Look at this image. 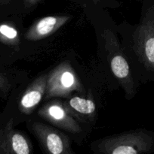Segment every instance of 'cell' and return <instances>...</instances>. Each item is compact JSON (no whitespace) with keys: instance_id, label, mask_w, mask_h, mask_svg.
Returning a JSON list of instances; mask_svg holds the SVG:
<instances>
[{"instance_id":"obj_7","label":"cell","mask_w":154,"mask_h":154,"mask_svg":"<svg viewBox=\"0 0 154 154\" xmlns=\"http://www.w3.org/2000/svg\"><path fill=\"white\" fill-rule=\"evenodd\" d=\"M36 117L66 132L72 141L82 145L91 129L83 126L65 108L63 99L54 98L44 102L36 111Z\"/></svg>"},{"instance_id":"obj_15","label":"cell","mask_w":154,"mask_h":154,"mask_svg":"<svg viewBox=\"0 0 154 154\" xmlns=\"http://www.w3.org/2000/svg\"><path fill=\"white\" fill-rule=\"evenodd\" d=\"M88 3H91L95 5L107 9L118 8L122 5V3L118 0H85Z\"/></svg>"},{"instance_id":"obj_6","label":"cell","mask_w":154,"mask_h":154,"mask_svg":"<svg viewBox=\"0 0 154 154\" xmlns=\"http://www.w3.org/2000/svg\"><path fill=\"white\" fill-rule=\"evenodd\" d=\"M75 59L67 56L48 69L47 87L43 102L54 98L66 99L73 93L85 94L90 88L87 87L81 71L77 69Z\"/></svg>"},{"instance_id":"obj_4","label":"cell","mask_w":154,"mask_h":154,"mask_svg":"<svg viewBox=\"0 0 154 154\" xmlns=\"http://www.w3.org/2000/svg\"><path fill=\"white\" fill-rule=\"evenodd\" d=\"M23 15L0 17V63L13 66L21 60H35L37 54L25 38Z\"/></svg>"},{"instance_id":"obj_9","label":"cell","mask_w":154,"mask_h":154,"mask_svg":"<svg viewBox=\"0 0 154 154\" xmlns=\"http://www.w3.org/2000/svg\"><path fill=\"white\" fill-rule=\"evenodd\" d=\"M29 132L36 138L41 149L48 154H74L72 140L66 132L41 120L31 117L25 122Z\"/></svg>"},{"instance_id":"obj_16","label":"cell","mask_w":154,"mask_h":154,"mask_svg":"<svg viewBox=\"0 0 154 154\" xmlns=\"http://www.w3.org/2000/svg\"><path fill=\"white\" fill-rule=\"evenodd\" d=\"M80 1H81L83 3V5H83V7H84L85 5H87V4H88V3L87 2L85 1V0H80Z\"/></svg>"},{"instance_id":"obj_12","label":"cell","mask_w":154,"mask_h":154,"mask_svg":"<svg viewBox=\"0 0 154 154\" xmlns=\"http://www.w3.org/2000/svg\"><path fill=\"white\" fill-rule=\"evenodd\" d=\"M30 78L29 71L0 63V99L7 101L18 87Z\"/></svg>"},{"instance_id":"obj_11","label":"cell","mask_w":154,"mask_h":154,"mask_svg":"<svg viewBox=\"0 0 154 154\" xmlns=\"http://www.w3.org/2000/svg\"><path fill=\"white\" fill-rule=\"evenodd\" d=\"M63 99L67 111L83 126L92 129L98 117V104L91 89L85 94L73 93Z\"/></svg>"},{"instance_id":"obj_2","label":"cell","mask_w":154,"mask_h":154,"mask_svg":"<svg viewBox=\"0 0 154 154\" xmlns=\"http://www.w3.org/2000/svg\"><path fill=\"white\" fill-rule=\"evenodd\" d=\"M117 31L136 79L154 84V0H141L138 22L122 21Z\"/></svg>"},{"instance_id":"obj_3","label":"cell","mask_w":154,"mask_h":154,"mask_svg":"<svg viewBox=\"0 0 154 154\" xmlns=\"http://www.w3.org/2000/svg\"><path fill=\"white\" fill-rule=\"evenodd\" d=\"M48 69L22 84L11 94L3 112L12 118L15 126L33 117L43 102L47 87Z\"/></svg>"},{"instance_id":"obj_10","label":"cell","mask_w":154,"mask_h":154,"mask_svg":"<svg viewBox=\"0 0 154 154\" xmlns=\"http://www.w3.org/2000/svg\"><path fill=\"white\" fill-rule=\"evenodd\" d=\"M33 145L28 135L16 129L12 118L0 112V154H32Z\"/></svg>"},{"instance_id":"obj_5","label":"cell","mask_w":154,"mask_h":154,"mask_svg":"<svg viewBox=\"0 0 154 154\" xmlns=\"http://www.w3.org/2000/svg\"><path fill=\"white\" fill-rule=\"evenodd\" d=\"M95 154H150L154 153V131L139 128L95 140L90 144Z\"/></svg>"},{"instance_id":"obj_14","label":"cell","mask_w":154,"mask_h":154,"mask_svg":"<svg viewBox=\"0 0 154 154\" xmlns=\"http://www.w3.org/2000/svg\"><path fill=\"white\" fill-rule=\"evenodd\" d=\"M66 1L71 2L75 5L83 7V3L80 0H66ZM42 2V0H23L24 2V16L27 14H30L32 12L34 11L39 3Z\"/></svg>"},{"instance_id":"obj_13","label":"cell","mask_w":154,"mask_h":154,"mask_svg":"<svg viewBox=\"0 0 154 154\" xmlns=\"http://www.w3.org/2000/svg\"><path fill=\"white\" fill-rule=\"evenodd\" d=\"M11 15H23L25 17L23 0H0V17Z\"/></svg>"},{"instance_id":"obj_8","label":"cell","mask_w":154,"mask_h":154,"mask_svg":"<svg viewBox=\"0 0 154 154\" xmlns=\"http://www.w3.org/2000/svg\"><path fill=\"white\" fill-rule=\"evenodd\" d=\"M72 18L73 16L67 13L46 15L38 18L26 28V41L37 56L39 55L44 51L45 47L48 46L49 41L58 35Z\"/></svg>"},{"instance_id":"obj_1","label":"cell","mask_w":154,"mask_h":154,"mask_svg":"<svg viewBox=\"0 0 154 154\" xmlns=\"http://www.w3.org/2000/svg\"><path fill=\"white\" fill-rule=\"evenodd\" d=\"M83 12L94 29L97 42L95 67L122 89L127 100L137 94L140 84L131 71L114 22L107 8L88 3Z\"/></svg>"}]
</instances>
